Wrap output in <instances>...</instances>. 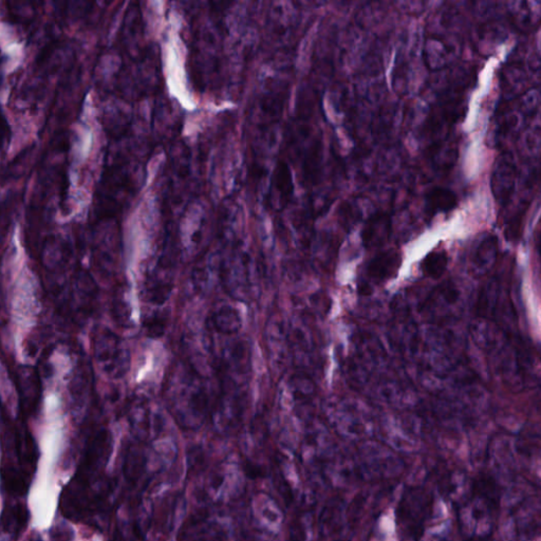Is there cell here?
<instances>
[{"instance_id":"6da1fadb","label":"cell","mask_w":541,"mask_h":541,"mask_svg":"<svg viewBox=\"0 0 541 541\" xmlns=\"http://www.w3.org/2000/svg\"><path fill=\"white\" fill-rule=\"evenodd\" d=\"M166 397L167 406L180 420H204L211 406L201 374L189 364L173 371L167 381Z\"/></svg>"},{"instance_id":"7a4b0ae2","label":"cell","mask_w":541,"mask_h":541,"mask_svg":"<svg viewBox=\"0 0 541 541\" xmlns=\"http://www.w3.org/2000/svg\"><path fill=\"white\" fill-rule=\"evenodd\" d=\"M434 498L430 491L414 486L404 491L397 510V521L401 532L407 538L418 541L424 531L426 522L433 512Z\"/></svg>"},{"instance_id":"3957f363","label":"cell","mask_w":541,"mask_h":541,"mask_svg":"<svg viewBox=\"0 0 541 541\" xmlns=\"http://www.w3.org/2000/svg\"><path fill=\"white\" fill-rule=\"evenodd\" d=\"M261 262H254L248 253H235L220 264V277L227 292L238 299L253 294L262 273Z\"/></svg>"},{"instance_id":"277c9868","label":"cell","mask_w":541,"mask_h":541,"mask_svg":"<svg viewBox=\"0 0 541 541\" xmlns=\"http://www.w3.org/2000/svg\"><path fill=\"white\" fill-rule=\"evenodd\" d=\"M92 345L98 367L104 374L116 379L128 374L130 355L122 338L116 333L109 329L97 331Z\"/></svg>"},{"instance_id":"5b68a950","label":"cell","mask_w":541,"mask_h":541,"mask_svg":"<svg viewBox=\"0 0 541 541\" xmlns=\"http://www.w3.org/2000/svg\"><path fill=\"white\" fill-rule=\"evenodd\" d=\"M518 176L515 157L511 151H502L497 157L491 176V189L501 207L510 204L515 193Z\"/></svg>"},{"instance_id":"8992f818","label":"cell","mask_w":541,"mask_h":541,"mask_svg":"<svg viewBox=\"0 0 541 541\" xmlns=\"http://www.w3.org/2000/svg\"><path fill=\"white\" fill-rule=\"evenodd\" d=\"M173 267L158 260L155 270L147 274L144 282V297L147 302L163 305L171 297L174 283L171 275Z\"/></svg>"},{"instance_id":"52a82bcc","label":"cell","mask_w":541,"mask_h":541,"mask_svg":"<svg viewBox=\"0 0 541 541\" xmlns=\"http://www.w3.org/2000/svg\"><path fill=\"white\" fill-rule=\"evenodd\" d=\"M457 48L439 35L426 38L423 58L426 67L431 71L444 69L456 58Z\"/></svg>"},{"instance_id":"ba28073f","label":"cell","mask_w":541,"mask_h":541,"mask_svg":"<svg viewBox=\"0 0 541 541\" xmlns=\"http://www.w3.org/2000/svg\"><path fill=\"white\" fill-rule=\"evenodd\" d=\"M392 220L390 214L376 212L368 218L362 231L363 243L366 249H378L390 239Z\"/></svg>"},{"instance_id":"9c48e42d","label":"cell","mask_w":541,"mask_h":541,"mask_svg":"<svg viewBox=\"0 0 541 541\" xmlns=\"http://www.w3.org/2000/svg\"><path fill=\"white\" fill-rule=\"evenodd\" d=\"M402 265V257L395 249L383 251L369 262L367 275L375 283L391 280Z\"/></svg>"},{"instance_id":"30bf717a","label":"cell","mask_w":541,"mask_h":541,"mask_svg":"<svg viewBox=\"0 0 541 541\" xmlns=\"http://www.w3.org/2000/svg\"><path fill=\"white\" fill-rule=\"evenodd\" d=\"M501 89L506 97L513 98L524 94L529 83L526 66L519 58L507 62L501 71Z\"/></svg>"},{"instance_id":"8fae6325","label":"cell","mask_w":541,"mask_h":541,"mask_svg":"<svg viewBox=\"0 0 541 541\" xmlns=\"http://www.w3.org/2000/svg\"><path fill=\"white\" fill-rule=\"evenodd\" d=\"M32 478L24 472L19 464L4 458L0 467V481L4 493L12 497L26 495Z\"/></svg>"},{"instance_id":"7c38bea8","label":"cell","mask_w":541,"mask_h":541,"mask_svg":"<svg viewBox=\"0 0 541 541\" xmlns=\"http://www.w3.org/2000/svg\"><path fill=\"white\" fill-rule=\"evenodd\" d=\"M210 322L216 332L226 336L236 335L243 327L242 315L229 305H221L213 311Z\"/></svg>"},{"instance_id":"4fadbf2b","label":"cell","mask_w":541,"mask_h":541,"mask_svg":"<svg viewBox=\"0 0 541 541\" xmlns=\"http://www.w3.org/2000/svg\"><path fill=\"white\" fill-rule=\"evenodd\" d=\"M29 519L30 514L25 505H9L4 507L0 515V529L4 533L18 537L28 527Z\"/></svg>"},{"instance_id":"5bb4252c","label":"cell","mask_w":541,"mask_h":541,"mask_svg":"<svg viewBox=\"0 0 541 541\" xmlns=\"http://www.w3.org/2000/svg\"><path fill=\"white\" fill-rule=\"evenodd\" d=\"M424 202L426 214L434 217L439 213H448L455 209L458 205V198L452 190L437 187L425 194Z\"/></svg>"},{"instance_id":"9a60e30c","label":"cell","mask_w":541,"mask_h":541,"mask_svg":"<svg viewBox=\"0 0 541 541\" xmlns=\"http://www.w3.org/2000/svg\"><path fill=\"white\" fill-rule=\"evenodd\" d=\"M535 4L537 3L531 2L511 4L510 14L513 23L516 25L517 28L522 31L532 30L539 23L540 5L534 8Z\"/></svg>"},{"instance_id":"2e32d148","label":"cell","mask_w":541,"mask_h":541,"mask_svg":"<svg viewBox=\"0 0 541 541\" xmlns=\"http://www.w3.org/2000/svg\"><path fill=\"white\" fill-rule=\"evenodd\" d=\"M498 255V240L495 236L485 237L474 255L473 266L477 272H488Z\"/></svg>"},{"instance_id":"e0dca14e","label":"cell","mask_w":541,"mask_h":541,"mask_svg":"<svg viewBox=\"0 0 541 541\" xmlns=\"http://www.w3.org/2000/svg\"><path fill=\"white\" fill-rule=\"evenodd\" d=\"M473 491L475 496L483 500L489 509H498L500 500L499 488L493 478L481 475L479 478L474 481Z\"/></svg>"},{"instance_id":"ac0fdd59","label":"cell","mask_w":541,"mask_h":541,"mask_svg":"<svg viewBox=\"0 0 541 541\" xmlns=\"http://www.w3.org/2000/svg\"><path fill=\"white\" fill-rule=\"evenodd\" d=\"M113 319L122 327H131V305L128 298V290L124 285L119 286L114 292L112 300Z\"/></svg>"},{"instance_id":"d6986e66","label":"cell","mask_w":541,"mask_h":541,"mask_svg":"<svg viewBox=\"0 0 541 541\" xmlns=\"http://www.w3.org/2000/svg\"><path fill=\"white\" fill-rule=\"evenodd\" d=\"M448 257L444 251H434L422 261V270L426 276L439 280L447 269Z\"/></svg>"},{"instance_id":"ffe728a7","label":"cell","mask_w":541,"mask_h":541,"mask_svg":"<svg viewBox=\"0 0 541 541\" xmlns=\"http://www.w3.org/2000/svg\"><path fill=\"white\" fill-rule=\"evenodd\" d=\"M168 319L166 313H155L147 316L144 321V329L147 336L152 338L161 337L166 330Z\"/></svg>"}]
</instances>
